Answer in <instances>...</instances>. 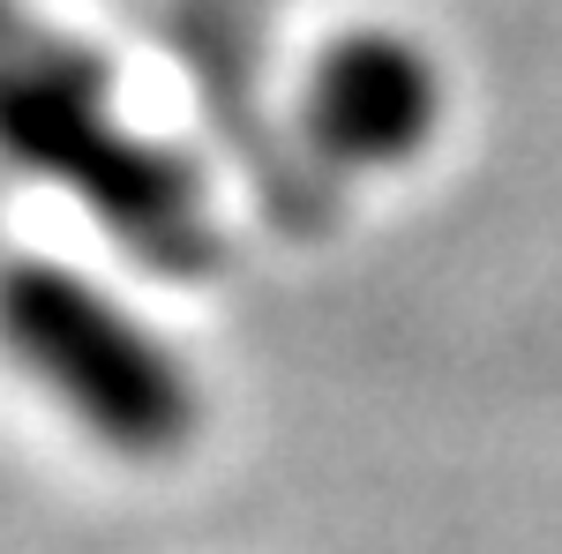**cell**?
<instances>
[{
	"label": "cell",
	"mask_w": 562,
	"mask_h": 554,
	"mask_svg": "<svg viewBox=\"0 0 562 554\" xmlns=\"http://www.w3.org/2000/svg\"><path fill=\"white\" fill-rule=\"evenodd\" d=\"M0 158L83 195L98 225L166 278L217 262L211 195L195 166L113 113V83L83 45L0 0Z\"/></svg>",
	"instance_id": "cell-1"
},
{
	"label": "cell",
	"mask_w": 562,
	"mask_h": 554,
	"mask_svg": "<svg viewBox=\"0 0 562 554\" xmlns=\"http://www.w3.org/2000/svg\"><path fill=\"white\" fill-rule=\"evenodd\" d=\"M0 352L121 457H173L203 420L188 360L53 256L0 270Z\"/></svg>",
	"instance_id": "cell-2"
},
{
	"label": "cell",
	"mask_w": 562,
	"mask_h": 554,
	"mask_svg": "<svg viewBox=\"0 0 562 554\" xmlns=\"http://www.w3.org/2000/svg\"><path fill=\"white\" fill-rule=\"evenodd\" d=\"M435 128H442V68L420 38L360 23L315 53L301 90V135L323 172L413 166Z\"/></svg>",
	"instance_id": "cell-3"
}]
</instances>
